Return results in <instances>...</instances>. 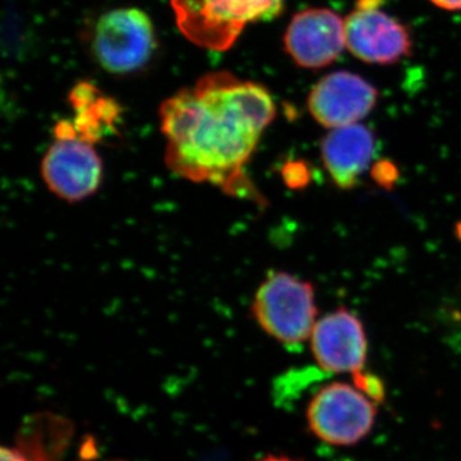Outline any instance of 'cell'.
I'll list each match as a JSON object with an SVG mask.
<instances>
[{"mask_svg":"<svg viewBox=\"0 0 461 461\" xmlns=\"http://www.w3.org/2000/svg\"><path fill=\"white\" fill-rule=\"evenodd\" d=\"M311 348L323 371L354 375L363 371L368 357L366 327L353 312L336 309L315 323Z\"/></svg>","mask_w":461,"mask_h":461,"instance_id":"9c48e42d","label":"cell"},{"mask_svg":"<svg viewBox=\"0 0 461 461\" xmlns=\"http://www.w3.org/2000/svg\"><path fill=\"white\" fill-rule=\"evenodd\" d=\"M81 456L84 459H93V457L96 456L95 442L93 439L85 442L83 448H81Z\"/></svg>","mask_w":461,"mask_h":461,"instance_id":"ac0fdd59","label":"cell"},{"mask_svg":"<svg viewBox=\"0 0 461 461\" xmlns=\"http://www.w3.org/2000/svg\"><path fill=\"white\" fill-rule=\"evenodd\" d=\"M156 47L153 23L141 9H113L96 23L94 56L111 74L139 71L151 59Z\"/></svg>","mask_w":461,"mask_h":461,"instance_id":"5b68a950","label":"cell"},{"mask_svg":"<svg viewBox=\"0 0 461 461\" xmlns=\"http://www.w3.org/2000/svg\"><path fill=\"white\" fill-rule=\"evenodd\" d=\"M354 386L373 400L375 402H384L386 390L384 382L377 375L364 371L354 373Z\"/></svg>","mask_w":461,"mask_h":461,"instance_id":"5bb4252c","label":"cell"},{"mask_svg":"<svg viewBox=\"0 0 461 461\" xmlns=\"http://www.w3.org/2000/svg\"><path fill=\"white\" fill-rule=\"evenodd\" d=\"M69 103L75 112V118L71 121L76 133L84 141L96 144L117 133L122 108L95 85L87 81L75 85L69 94Z\"/></svg>","mask_w":461,"mask_h":461,"instance_id":"7c38bea8","label":"cell"},{"mask_svg":"<svg viewBox=\"0 0 461 461\" xmlns=\"http://www.w3.org/2000/svg\"><path fill=\"white\" fill-rule=\"evenodd\" d=\"M377 139L362 123L330 130L321 141V159L330 181L341 190H353L371 168Z\"/></svg>","mask_w":461,"mask_h":461,"instance_id":"8fae6325","label":"cell"},{"mask_svg":"<svg viewBox=\"0 0 461 461\" xmlns=\"http://www.w3.org/2000/svg\"><path fill=\"white\" fill-rule=\"evenodd\" d=\"M258 461H297L294 459H290V457L287 456H267L264 457L262 460Z\"/></svg>","mask_w":461,"mask_h":461,"instance_id":"d6986e66","label":"cell"},{"mask_svg":"<svg viewBox=\"0 0 461 461\" xmlns=\"http://www.w3.org/2000/svg\"><path fill=\"white\" fill-rule=\"evenodd\" d=\"M373 180L384 189H391L399 181L400 171L391 160L384 159L375 163L371 168Z\"/></svg>","mask_w":461,"mask_h":461,"instance_id":"9a60e30c","label":"cell"},{"mask_svg":"<svg viewBox=\"0 0 461 461\" xmlns=\"http://www.w3.org/2000/svg\"><path fill=\"white\" fill-rule=\"evenodd\" d=\"M2 461H29L14 448H2Z\"/></svg>","mask_w":461,"mask_h":461,"instance_id":"e0dca14e","label":"cell"},{"mask_svg":"<svg viewBox=\"0 0 461 461\" xmlns=\"http://www.w3.org/2000/svg\"><path fill=\"white\" fill-rule=\"evenodd\" d=\"M378 91L353 72L339 71L318 81L308 98L312 117L333 130L359 123L377 104Z\"/></svg>","mask_w":461,"mask_h":461,"instance_id":"ba28073f","label":"cell"},{"mask_svg":"<svg viewBox=\"0 0 461 461\" xmlns=\"http://www.w3.org/2000/svg\"><path fill=\"white\" fill-rule=\"evenodd\" d=\"M277 109L263 85L211 72L163 102L166 163L176 175L230 194L251 189L244 167Z\"/></svg>","mask_w":461,"mask_h":461,"instance_id":"6da1fadb","label":"cell"},{"mask_svg":"<svg viewBox=\"0 0 461 461\" xmlns=\"http://www.w3.org/2000/svg\"><path fill=\"white\" fill-rule=\"evenodd\" d=\"M41 177L58 198L81 202L102 184V159L93 144L78 136L58 138L42 158Z\"/></svg>","mask_w":461,"mask_h":461,"instance_id":"52a82bcc","label":"cell"},{"mask_svg":"<svg viewBox=\"0 0 461 461\" xmlns=\"http://www.w3.org/2000/svg\"><path fill=\"white\" fill-rule=\"evenodd\" d=\"M282 178L286 186L293 190H303L309 186L312 181L311 166L305 160H288L281 169Z\"/></svg>","mask_w":461,"mask_h":461,"instance_id":"4fadbf2b","label":"cell"},{"mask_svg":"<svg viewBox=\"0 0 461 461\" xmlns=\"http://www.w3.org/2000/svg\"><path fill=\"white\" fill-rule=\"evenodd\" d=\"M384 0H357L345 18L346 47L360 60L391 65L408 56L411 35L402 23L382 11Z\"/></svg>","mask_w":461,"mask_h":461,"instance_id":"8992f818","label":"cell"},{"mask_svg":"<svg viewBox=\"0 0 461 461\" xmlns=\"http://www.w3.org/2000/svg\"><path fill=\"white\" fill-rule=\"evenodd\" d=\"M251 311L267 335L300 346L311 339L318 321L314 286L291 273H272L258 288Z\"/></svg>","mask_w":461,"mask_h":461,"instance_id":"3957f363","label":"cell"},{"mask_svg":"<svg viewBox=\"0 0 461 461\" xmlns=\"http://www.w3.org/2000/svg\"><path fill=\"white\" fill-rule=\"evenodd\" d=\"M377 405L359 388L332 382L313 396L306 411L309 429L321 441L335 446H353L371 433Z\"/></svg>","mask_w":461,"mask_h":461,"instance_id":"277c9868","label":"cell"},{"mask_svg":"<svg viewBox=\"0 0 461 461\" xmlns=\"http://www.w3.org/2000/svg\"><path fill=\"white\" fill-rule=\"evenodd\" d=\"M178 29L200 48L230 50L245 27L269 21L284 7V0H171Z\"/></svg>","mask_w":461,"mask_h":461,"instance_id":"7a4b0ae2","label":"cell"},{"mask_svg":"<svg viewBox=\"0 0 461 461\" xmlns=\"http://www.w3.org/2000/svg\"><path fill=\"white\" fill-rule=\"evenodd\" d=\"M430 2L445 11H461V0H430Z\"/></svg>","mask_w":461,"mask_h":461,"instance_id":"2e32d148","label":"cell"},{"mask_svg":"<svg viewBox=\"0 0 461 461\" xmlns=\"http://www.w3.org/2000/svg\"><path fill=\"white\" fill-rule=\"evenodd\" d=\"M285 47L297 65L304 68L329 66L345 50V20L330 9H305L291 20Z\"/></svg>","mask_w":461,"mask_h":461,"instance_id":"30bf717a","label":"cell"}]
</instances>
